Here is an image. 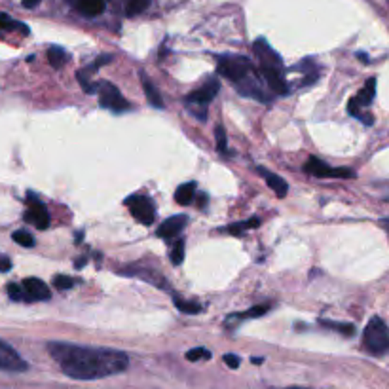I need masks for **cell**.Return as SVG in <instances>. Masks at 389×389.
<instances>
[{"instance_id": "6da1fadb", "label": "cell", "mask_w": 389, "mask_h": 389, "mask_svg": "<svg viewBox=\"0 0 389 389\" xmlns=\"http://www.w3.org/2000/svg\"><path fill=\"white\" fill-rule=\"evenodd\" d=\"M48 352L63 374H67L73 380H101L120 374L129 365V357L126 353L109 347L49 342Z\"/></svg>"}, {"instance_id": "7a4b0ae2", "label": "cell", "mask_w": 389, "mask_h": 389, "mask_svg": "<svg viewBox=\"0 0 389 389\" xmlns=\"http://www.w3.org/2000/svg\"><path fill=\"white\" fill-rule=\"evenodd\" d=\"M217 65H219V73L234 84H239L241 80L255 73L253 63L241 55H220Z\"/></svg>"}, {"instance_id": "3957f363", "label": "cell", "mask_w": 389, "mask_h": 389, "mask_svg": "<svg viewBox=\"0 0 389 389\" xmlns=\"http://www.w3.org/2000/svg\"><path fill=\"white\" fill-rule=\"evenodd\" d=\"M363 344L374 355H382L389 349V328L380 317H372L365 328Z\"/></svg>"}, {"instance_id": "277c9868", "label": "cell", "mask_w": 389, "mask_h": 389, "mask_svg": "<svg viewBox=\"0 0 389 389\" xmlns=\"http://www.w3.org/2000/svg\"><path fill=\"white\" fill-rule=\"evenodd\" d=\"M220 82L219 80H209L205 82L203 88H200L198 92L190 93L188 97L184 99V103H186V109L196 116V118H200V120H205L207 118V104L211 103L215 97H217V93H219Z\"/></svg>"}, {"instance_id": "5b68a950", "label": "cell", "mask_w": 389, "mask_h": 389, "mask_svg": "<svg viewBox=\"0 0 389 389\" xmlns=\"http://www.w3.org/2000/svg\"><path fill=\"white\" fill-rule=\"evenodd\" d=\"M126 203H128L131 215H133L135 219L139 220L140 225H146V226L152 225L154 219H156V207H154V201L150 200V198L133 194V196H129L128 200H126Z\"/></svg>"}, {"instance_id": "8992f818", "label": "cell", "mask_w": 389, "mask_h": 389, "mask_svg": "<svg viewBox=\"0 0 389 389\" xmlns=\"http://www.w3.org/2000/svg\"><path fill=\"white\" fill-rule=\"evenodd\" d=\"M99 103L103 109H109L112 112H124V110L129 109V103L126 101L120 90L116 88L114 84H110V82H101L99 84Z\"/></svg>"}, {"instance_id": "52a82bcc", "label": "cell", "mask_w": 389, "mask_h": 389, "mask_svg": "<svg viewBox=\"0 0 389 389\" xmlns=\"http://www.w3.org/2000/svg\"><path fill=\"white\" fill-rule=\"evenodd\" d=\"M253 49H255L261 71H283V61H281L280 54L272 49V46L264 38H256Z\"/></svg>"}, {"instance_id": "ba28073f", "label": "cell", "mask_w": 389, "mask_h": 389, "mask_svg": "<svg viewBox=\"0 0 389 389\" xmlns=\"http://www.w3.org/2000/svg\"><path fill=\"white\" fill-rule=\"evenodd\" d=\"M27 203H29V207L25 211V220L31 222L32 226H37L38 230H46L49 226V213L46 205L32 192L27 194Z\"/></svg>"}, {"instance_id": "9c48e42d", "label": "cell", "mask_w": 389, "mask_h": 389, "mask_svg": "<svg viewBox=\"0 0 389 389\" xmlns=\"http://www.w3.org/2000/svg\"><path fill=\"white\" fill-rule=\"evenodd\" d=\"M304 171L308 175L313 176H333V179H355V171L346 169V167H328L323 160L316 158V156H311L308 160V164L304 165Z\"/></svg>"}, {"instance_id": "30bf717a", "label": "cell", "mask_w": 389, "mask_h": 389, "mask_svg": "<svg viewBox=\"0 0 389 389\" xmlns=\"http://www.w3.org/2000/svg\"><path fill=\"white\" fill-rule=\"evenodd\" d=\"M29 369L23 357L13 349L10 344L0 340V371L6 372H23Z\"/></svg>"}, {"instance_id": "8fae6325", "label": "cell", "mask_w": 389, "mask_h": 389, "mask_svg": "<svg viewBox=\"0 0 389 389\" xmlns=\"http://www.w3.org/2000/svg\"><path fill=\"white\" fill-rule=\"evenodd\" d=\"M23 289L27 292V302H42L52 298L49 287L38 277H27L23 281Z\"/></svg>"}, {"instance_id": "7c38bea8", "label": "cell", "mask_w": 389, "mask_h": 389, "mask_svg": "<svg viewBox=\"0 0 389 389\" xmlns=\"http://www.w3.org/2000/svg\"><path fill=\"white\" fill-rule=\"evenodd\" d=\"M186 222H188V217H186V215L169 217V219L164 220V225H160V228L156 230V236L162 237V239H173V237H176L183 232Z\"/></svg>"}, {"instance_id": "4fadbf2b", "label": "cell", "mask_w": 389, "mask_h": 389, "mask_svg": "<svg viewBox=\"0 0 389 389\" xmlns=\"http://www.w3.org/2000/svg\"><path fill=\"white\" fill-rule=\"evenodd\" d=\"M261 73L272 93H275V95H287L289 93V84L283 78V71H261Z\"/></svg>"}, {"instance_id": "5bb4252c", "label": "cell", "mask_w": 389, "mask_h": 389, "mask_svg": "<svg viewBox=\"0 0 389 389\" xmlns=\"http://www.w3.org/2000/svg\"><path fill=\"white\" fill-rule=\"evenodd\" d=\"M258 173H261L262 176H264V181H266V184L270 186V188L274 190L275 194H277V198H285L287 192H289V184L281 179L280 175H275V173H272V171L264 169V167H258Z\"/></svg>"}, {"instance_id": "9a60e30c", "label": "cell", "mask_w": 389, "mask_h": 389, "mask_svg": "<svg viewBox=\"0 0 389 389\" xmlns=\"http://www.w3.org/2000/svg\"><path fill=\"white\" fill-rule=\"evenodd\" d=\"M74 6L82 16L95 18L99 13L104 12V0H76Z\"/></svg>"}, {"instance_id": "2e32d148", "label": "cell", "mask_w": 389, "mask_h": 389, "mask_svg": "<svg viewBox=\"0 0 389 389\" xmlns=\"http://www.w3.org/2000/svg\"><path fill=\"white\" fill-rule=\"evenodd\" d=\"M140 82H143V90H145V95L148 99V103L152 104L154 109H164V101H162V95L156 90V85L152 84V80H148L146 74H140Z\"/></svg>"}, {"instance_id": "e0dca14e", "label": "cell", "mask_w": 389, "mask_h": 389, "mask_svg": "<svg viewBox=\"0 0 389 389\" xmlns=\"http://www.w3.org/2000/svg\"><path fill=\"white\" fill-rule=\"evenodd\" d=\"M376 95V78H369L366 80V85L361 90L355 101L359 103V107H369L372 103V99Z\"/></svg>"}, {"instance_id": "ac0fdd59", "label": "cell", "mask_w": 389, "mask_h": 389, "mask_svg": "<svg viewBox=\"0 0 389 389\" xmlns=\"http://www.w3.org/2000/svg\"><path fill=\"white\" fill-rule=\"evenodd\" d=\"M48 61L52 67L59 71V68L65 67V63L68 61V54L63 48H59V46H52V48L48 49Z\"/></svg>"}, {"instance_id": "d6986e66", "label": "cell", "mask_w": 389, "mask_h": 389, "mask_svg": "<svg viewBox=\"0 0 389 389\" xmlns=\"http://www.w3.org/2000/svg\"><path fill=\"white\" fill-rule=\"evenodd\" d=\"M194 196H196V183H184L176 188L175 200L176 203H181V205H188L190 201L194 200Z\"/></svg>"}, {"instance_id": "ffe728a7", "label": "cell", "mask_w": 389, "mask_h": 389, "mask_svg": "<svg viewBox=\"0 0 389 389\" xmlns=\"http://www.w3.org/2000/svg\"><path fill=\"white\" fill-rule=\"evenodd\" d=\"M173 302H175L176 310H181L183 313H188V316H196V313H200L201 306L196 302V300H184V298L175 297L173 298Z\"/></svg>"}, {"instance_id": "44dd1931", "label": "cell", "mask_w": 389, "mask_h": 389, "mask_svg": "<svg viewBox=\"0 0 389 389\" xmlns=\"http://www.w3.org/2000/svg\"><path fill=\"white\" fill-rule=\"evenodd\" d=\"M0 29H4V31H21L23 35H29L27 25L19 23V21H13L10 16H6V13H0Z\"/></svg>"}, {"instance_id": "7402d4cb", "label": "cell", "mask_w": 389, "mask_h": 389, "mask_svg": "<svg viewBox=\"0 0 389 389\" xmlns=\"http://www.w3.org/2000/svg\"><path fill=\"white\" fill-rule=\"evenodd\" d=\"M319 325L330 328V330H336V333H340V335H344V336L355 335V327H353V325H349V323H336V321H327V319H321V321H319Z\"/></svg>"}, {"instance_id": "603a6c76", "label": "cell", "mask_w": 389, "mask_h": 389, "mask_svg": "<svg viewBox=\"0 0 389 389\" xmlns=\"http://www.w3.org/2000/svg\"><path fill=\"white\" fill-rule=\"evenodd\" d=\"M258 225H261V219H258V217H253V219H249V220H241V222L232 225L230 228H228V232H230L232 236H237V234H244L245 230L256 228Z\"/></svg>"}, {"instance_id": "cb8c5ba5", "label": "cell", "mask_w": 389, "mask_h": 389, "mask_svg": "<svg viewBox=\"0 0 389 389\" xmlns=\"http://www.w3.org/2000/svg\"><path fill=\"white\" fill-rule=\"evenodd\" d=\"M184 261V239H176L171 247V262L175 266H181Z\"/></svg>"}, {"instance_id": "d4e9b609", "label": "cell", "mask_w": 389, "mask_h": 389, "mask_svg": "<svg viewBox=\"0 0 389 389\" xmlns=\"http://www.w3.org/2000/svg\"><path fill=\"white\" fill-rule=\"evenodd\" d=\"M6 291H8V297L12 298L13 302H27V292H25L23 285H18V283H10Z\"/></svg>"}, {"instance_id": "484cf974", "label": "cell", "mask_w": 389, "mask_h": 389, "mask_svg": "<svg viewBox=\"0 0 389 389\" xmlns=\"http://www.w3.org/2000/svg\"><path fill=\"white\" fill-rule=\"evenodd\" d=\"M146 6H148V0H126V13L137 16V13L145 12Z\"/></svg>"}, {"instance_id": "4316f807", "label": "cell", "mask_w": 389, "mask_h": 389, "mask_svg": "<svg viewBox=\"0 0 389 389\" xmlns=\"http://www.w3.org/2000/svg\"><path fill=\"white\" fill-rule=\"evenodd\" d=\"M13 241L18 245H21V247H32L35 245V237H32V234H29L27 230H18L13 232Z\"/></svg>"}, {"instance_id": "83f0119b", "label": "cell", "mask_w": 389, "mask_h": 389, "mask_svg": "<svg viewBox=\"0 0 389 389\" xmlns=\"http://www.w3.org/2000/svg\"><path fill=\"white\" fill-rule=\"evenodd\" d=\"M268 310H270V306H255V308H251L249 311H245V313H239V316H236V319H255V317L264 316Z\"/></svg>"}, {"instance_id": "f1b7e54d", "label": "cell", "mask_w": 389, "mask_h": 389, "mask_svg": "<svg viewBox=\"0 0 389 389\" xmlns=\"http://www.w3.org/2000/svg\"><path fill=\"white\" fill-rule=\"evenodd\" d=\"M74 283L76 281L73 277H68V275H55L54 277V285L59 289V291H68V289H73Z\"/></svg>"}, {"instance_id": "f546056e", "label": "cell", "mask_w": 389, "mask_h": 389, "mask_svg": "<svg viewBox=\"0 0 389 389\" xmlns=\"http://www.w3.org/2000/svg\"><path fill=\"white\" fill-rule=\"evenodd\" d=\"M215 139H217V150H219V152H226L228 139H226V131L222 126H217V128H215Z\"/></svg>"}, {"instance_id": "4dcf8cb0", "label": "cell", "mask_w": 389, "mask_h": 389, "mask_svg": "<svg viewBox=\"0 0 389 389\" xmlns=\"http://www.w3.org/2000/svg\"><path fill=\"white\" fill-rule=\"evenodd\" d=\"M186 359H188V361L211 359V352H209V349H205V347H196V349H190V352H186Z\"/></svg>"}, {"instance_id": "1f68e13d", "label": "cell", "mask_w": 389, "mask_h": 389, "mask_svg": "<svg viewBox=\"0 0 389 389\" xmlns=\"http://www.w3.org/2000/svg\"><path fill=\"white\" fill-rule=\"evenodd\" d=\"M222 361H225L230 369H237V366L241 365V359L237 357V355H234V353H226L225 357H222Z\"/></svg>"}, {"instance_id": "d6a6232c", "label": "cell", "mask_w": 389, "mask_h": 389, "mask_svg": "<svg viewBox=\"0 0 389 389\" xmlns=\"http://www.w3.org/2000/svg\"><path fill=\"white\" fill-rule=\"evenodd\" d=\"M12 270V261L8 256H0V274H6Z\"/></svg>"}, {"instance_id": "836d02e7", "label": "cell", "mask_w": 389, "mask_h": 389, "mask_svg": "<svg viewBox=\"0 0 389 389\" xmlns=\"http://www.w3.org/2000/svg\"><path fill=\"white\" fill-rule=\"evenodd\" d=\"M110 59H112L110 55H101V57H99L97 61L93 63L92 67H90V71H95V68H99V67H101V65H107V63H109Z\"/></svg>"}, {"instance_id": "e575fe53", "label": "cell", "mask_w": 389, "mask_h": 389, "mask_svg": "<svg viewBox=\"0 0 389 389\" xmlns=\"http://www.w3.org/2000/svg\"><path fill=\"white\" fill-rule=\"evenodd\" d=\"M40 4V0H23L25 8H37Z\"/></svg>"}, {"instance_id": "d590c367", "label": "cell", "mask_w": 389, "mask_h": 389, "mask_svg": "<svg viewBox=\"0 0 389 389\" xmlns=\"http://www.w3.org/2000/svg\"><path fill=\"white\" fill-rule=\"evenodd\" d=\"M85 262H88V258H85V256H84V258H78V261L74 262V266H76V268H78V270H80V268L84 266Z\"/></svg>"}, {"instance_id": "8d00e7d4", "label": "cell", "mask_w": 389, "mask_h": 389, "mask_svg": "<svg viewBox=\"0 0 389 389\" xmlns=\"http://www.w3.org/2000/svg\"><path fill=\"white\" fill-rule=\"evenodd\" d=\"M82 237H84V232H76V244H82Z\"/></svg>"}, {"instance_id": "74e56055", "label": "cell", "mask_w": 389, "mask_h": 389, "mask_svg": "<svg viewBox=\"0 0 389 389\" xmlns=\"http://www.w3.org/2000/svg\"><path fill=\"white\" fill-rule=\"evenodd\" d=\"M251 361H253L255 365H261L262 361H264V359H261V357H253V359H251Z\"/></svg>"}, {"instance_id": "f35d334b", "label": "cell", "mask_w": 389, "mask_h": 389, "mask_svg": "<svg viewBox=\"0 0 389 389\" xmlns=\"http://www.w3.org/2000/svg\"><path fill=\"white\" fill-rule=\"evenodd\" d=\"M359 59H361V61H369V59H366V55L365 54H359Z\"/></svg>"}, {"instance_id": "ab89813d", "label": "cell", "mask_w": 389, "mask_h": 389, "mask_svg": "<svg viewBox=\"0 0 389 389\" xmlns=\"http://www.w3.org/2000/svg\"><path fill=\"white\" fill-rule=\"evenodd\" d=\"M287 389H306V388H287Z\"/></svg>"}]
</instances>
